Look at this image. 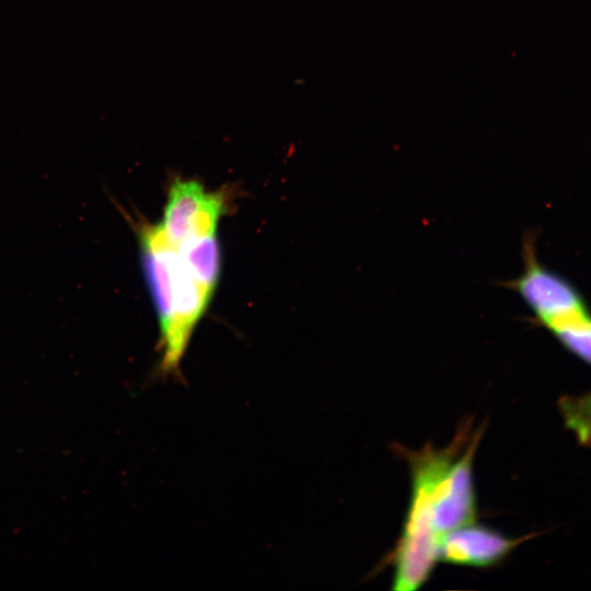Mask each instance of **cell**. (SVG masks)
<instances>
[{"label": "cell", "mask_w": 591, "mask_h": 591, "mask_svg": "<svg viewBox=\"0 0 591 591\" xmlns=\"http://www.w3.org/2000/svg\"><path fill=\"white\" fill-rule=\"evenodd\" d=\"M524 268L519 277L501 282L517 292L542 326L561 316L586 310L577 290L560 276L544 267L536 257L534 240L523 242Z\"/></svg>", "instance_id": "1"}, {"label": "cell", "mask_w": 591, "mask_h": 591, "mask_svg": "<svg viewBox=\"0 0 591 591\" xmlns=\"http://www.w3.org/2000/svg\"><path fill=\"white\" fill-rule=\"evenodd\" d=\"M225 208V196L220 192H207L197 181L175 179L161 227L169 242L177 246L188 239L216 234Z\"/></svg>", "instance_id": "2"}, {"label": "cell", "mask_w": 591, "mask_h": 591, "mask_svg": "<svg viewBox=\"0 0 591 591\" xmlns=\"http://www.w3.org/2000/svg\"><path fill=\"white\" fill-rule=\"evenodd\" d=\"M508 537L502 533L473 523L457 528L441 538L439 560L450 565L491 567L505 559L526 538Z\"/></svg>", "instance_id": "3"}, {"label": "cell", "mask_w": 591, "mask_h": 591, "mask_svg": "<svg viewBox=\"0 0 591 591\" xmlns=\"http://www.w3.org/2000/svg\"><path fill=\"white\" fill-rule=\"evenodd\" d=\"M188 269L213 294L220 275V247L216 234L188 239L175 246Z\"/></svg>", "instance_id": "4"}, {"label": "cell", "mask_w": 591, "mask_h": 591, "mask_svg": "<svg viewBox=\"0 0 591 591\" xmlns=\"http://www.w3.org/2000/svg\"><path fill=\"white\" fill-rule=\"evenodd\" d=\"M571 354L591 366V314L578 311L543 325Z\"/></svg>", "instance_id": "5"}, {"label": "cell", "mask_w": 591, "mask_h": 591, "mask_svg": "<svg viewBox=\"0 0 591 591\" xmlns=\"http://www.w3.org/2000/svg\"><path fill=\"white\" fill-rule=\"evenodd\" d=\"M566 427L581 444H591V392L579 396H566L559 401Z\"/></svg>", "instance_id": "6"}]
</instances>
